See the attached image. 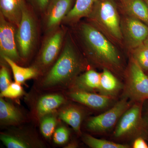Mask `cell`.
Returning <instances> with one entry per match:
<instances>
[{
    "label": "cell",
    "mask_w": 148,
    "mask_h": 148,
    "mask_svg": "<svg viewBox=\"0 0 148 148\" xmlns=\"http://www.w3.org/2000/svg\"><path fill=\"white\" fill-rule=\"evenodd\" d=\"M80 34L90 55L98 63L107 69L120 67V57L116 49L96 28L84 23L80 27Z\"/></svg>",
    "instance_id": "6da1fadb"
},
{
    "label": "cell",
    "mask_w": 148,
    "mask_h": 148,
    "mask_svg": "<svg viewBox=\"0 0 148 148\" xmlns=\"http://www.w3.org/2000/svg\"><path fill=\"white\" fill-rule=\"evenodd\" d=\"M81 61L73 41L66 34L62 51L44 81L45 86H54L69 81L76 75Z\"/></svg>",
    "instance_id": "7a4b0ae2"
},
{
    "label": "cell",
    "mask_w": 148,
    "mask_h": 148,
    "mask_svg": "<svg viewBox=\"0 0 148 148\" xmlns=\"http://www.w3.org/2000/svg\"><path fill=\"white\" fill-rule=\"evenodd\" d=\"M38 21L34 13L26 4L15 34L17 49L21 57L27 58L34 50L38 40Z\"/></svg>",
    "instance_id": "3957f363"
},
{
    "label": "cell",
    "mask_w": 148,
    "mask_h": 148,
    "mask_svg": "<svg viewBox=\"0 0 148 148\" xmlns=\"http://www.w3.org/2000/svg\"><path fill=\"white\" fill-rule=\"evenodd\" d=\"M88 17L98 22L112 36L117 39L122 38L119 16L114 0H99Z\"/></svg>",
    "instance_id": "277c9868"
},
{
    "label": "cell",
    "mask_w": 148,
    "mask_h": 148,
    "mask_svg": "<svg viewBox=\"0 0 148 148\" xmlns=\"http://www.w3.org/2000/svg\"><path fill=\"white\" fill-rule=\"evenodd\" d=\"M143 103V102H136L125 112L114 131L115 138L128 139L140 135L144 125L142 116Z\"/></svg>",
    "instance_id": "5b68a950"
},
{
    "label": "cell",
    "mask_w": 148,
    "mask_h": 148,
    "mask_svg": "<svg viewBox=\"0 0 148 148\" xmlns=\"http://www.w3.org/2000/svg\"><path fill=\"white\" fill-rule=\"evenodd\" d=\"M125 94L134 102L148 100V77L135 60L130 65L125 86Z\"/></svg>",
    "instance_id": "8992f818"
},
{
    "label": "cell",
    "mask_w": 148,
    "mask_h": 148,
    "mask_svg": "<svg viewBox=\"0 0 148 148\" xmlns=\"http://www.w3.org/2000/svg\"><path fill=\"white\" fill-rule=\"evenodd\" d=\"M124 96L110 109L105 112L93 117L88 122V129L93 132H106L116 124L122 115L132 105L133 101Z\"/></svg>",
    "instance_id": "52a82bcc"
},
{
    "label": "cell",
    "mask_w": 148,
    "mask_h": 148,
    "mask_svg": "<svg viewBox=\"0 0 148 148\" xmlns=\"http://www.w3.org/2000/svg\"><path fill=\"white\" fill-rule=\"evenodd\" d=\"M47 34L41 47L38 60L40 66L42 67L49 66L57 58L67 34L63 27H59Z\"/></svg>",
    "instance_id": "ba28073f"
},
{
    "label": "cell",
    "mask_w": 148,
    "mask_h": 148,
    "mask_svg": "<svg viewBox=\"0 0 148 148\" xmlns=\"http://www.w3.org/2000/svg\"><path fill=\"white\" fill-rule=\"evenodd\" d=\"M16 28L0 13V52L2 58L7 57L17 62L20 61L16 45L15 34Z\"/></svg>",
    "instance_id": "9c48e42d"
},
{
    "label": "cell",
    "mask_w": 148,
    "mask_h": 148,
    "mask_svg": "<svg viewBox=\"0 0 148 148\" xmlns=\"http://www.w3.org/2000/svg\"><path fill=\"white\" fill-rule=\"evenodd\" d=\"M73 0H50L44 12L47 33L58 28L71 9Z\"/></svg>",
    "instance_id": "30bf717a"
},
{
    "label": "cell",
    "mask_w": 148,
    "mask_h": 148,
    "mask_svg": "<svg viewBox=\"0 0 148 148\" xmlns=\"http://www.w3.org/2000/svg\"><path fill=\"white\" fill-rule=\"evenodd\" d=\"M123 30L127 43L134 49L144 43L148 36L147 25L130 16L125 19Z\"/></svg>",
    "instance_id": "8fae6325"
},
{
    "label": "cell",
    "mask_w": 148,
    "mask_h": 148,
    "mask_svg": "<svg viewBox=\"0 0 148 148\" xmlns=\"http://www.w3.org/2000/svg\"><path fill=\"white\" fill-rule=\"evenodd\" d=\"M26 4L25 0H0V13L17 28Z\"/></svg>",
    "instance_id": "7c38bea8"
},
{
    "label": "cell",
    "mask_w": 148,
    "mask_h": 148,
    "mask_svg": "<svg viewBox=\"0 0 148 148\" xmlns=\"http://www.w3.org/2000/svg\"><path fill=\"white\" fill-rule=\"evenodd\" d=\"M71 97L75 101L95 109H102L108 106L110 98L108 96L91 93L84 90L72 92Z\"/></svg>",
    "instance_id": "4fadbf2b"
},
{
    "label": "cell",
    "mask_w": 148,
    "mask_h": 148,
    "mask_svg": "<svg viewBox=\"0 0 148 148\" xmlns=\"http://www.w3.org/2000/svg\"><path fill=\"white\" fill-rule=\"evenodd\" d=\"M99 0H76L72 8L64 21L66 23H74L82 17H89L93 7Z\"/></svg>",
    "instance_id": "5bb4252c"
},
{
    "label": "cell",
    "mask_w": 148,
    "mask_h": 148,
    "mask_svg": "<svg viewBox=\"0 0 148 148\" xmlns=\"http://www.w3.org/2000/svg\"><path fill=\"white\" fill-rule=\"evenodd\" d=\"M123 8L130 15L148 25V7L144 0H119Z\"/></svg>",
    "instance_id": "9a60e30c"
},
{
    "label": "cell",
    "mask_w": 148,
    "mask_h": 148,
    "mask_svg": "<svg viewBox=\"0 0 148 148\" xmlns=\"http://www.w3.org/2000/svg\"><path fill=\"white\" fill-rule=\"evenodd\" d=\"M65 99L61 95H48L41 98L38 103L37 111L40 116L52 112L64 103Z\"/></svg>",
    "instance_id": "2e32d148"
},
{
    "label": "cell",
    "mask_w": 148,
    "mask_h": 148,
    "mask_svg": "<svg viewBox=\"0 0 148 148\" xmlns=\"http://www.w3.org/2000/svg\"><path fill=\"white\" fill-rule=\"evenodd\" d=\"M21 113L14 107L5 101L1 98L0 99V119L3 123L7 124H15L21 121Z\"/></svg>",
    "instance_id": "e0dca14e"
},
{
    "label": "cell",
    "mask_w": 148,
    "mask_h": 148,
    "mask_svg": "<svg viewBox=\"0 0 148 148\" xmlns=\"http://www.w3.org/2000/svg\"><path fill=\"white\" fill-rule=\"evenodd\" d=\"M3 58L12 70L15 82L21 84L37 75L38 73L35 68H23L17 65L16 62L8 57H3Z\"/></svg>",
    "instance_id": "ac0fdd59"
},
{
    "label": "cell",
    "mask_w": 148,
    "mask_h": 148,
    "mask_svg": "<svg viewBox=\"0 0 148 148\" xmlns=\"http://www.w3.org/2000/svg\"><path fill=\"white\" fill-rule=\"evenodd\" d=\"M120 87V83L116 78L108 69L105 68L101 74V92L107 96L113 95Z\"/></svg>",
    "instance_id": "d6986e66"
},
{
    "label": "cell",
    "mask_w": 148,
    "mask_h": 148,
    "mask_svg": "<svg viewBox=\"0 0 148 148\" xmlns=\"http://www.w3.org/2000/svg\"><path fill=\"white\" fill-rule=\"evenodd\" d=\"M59 118L71 126L76 132H79L82 120V114L78 109L69 108L65 109L59 114Z\"/></svg>",
    "instance_id": "ffe728a7"
},
{
    "label": "cell",
    "mask_w": 148,
    "mask_h": 148,
    "mask_svg": "<svg viewBox=\"0 0 148 148\" xmlns=\"http://www.w3.org/2000/svg\"><path fill=\"white\" fill-rule=\"evenodd\" d=\"M77 84L83 89L100 90L101 74L93 70L88 71L79 78Z\"/></svg>",
    "instance_id": "44dd1931"
},
{
    "label": "cell",
    "mask_w": 148,
    "mask_h": 148,
    "mask_svg": "<svg viewBox=\"0 0 148 148\" xmlns=\"http://www.w3.org/2000/svg\"><path fill=\"white\" fill-rule=\"evenodd\" d=\"M85 143L92 148H128L127 145H123L105 140L97 139L90 135H86L84 138Z\"/></svg>",
    "instance_id": "7402d4cb"
},
{
    "label": "cell",
    "mask_w": 148,
    "mask_h": 148,
    "mask_svg": "<svg viewBox=\"0 0 148 148\" xmlns=\"http://www.w3.org/2000/svg\"><path fill=\"white\" fill-rule=\"evenodd\" d=\"M133 59L144 71H148V46L144 43L135 48Z\"/></svg>",
    "instance_id": "603a6c76"
},
{
    "label": "cell",
    "mask_w": 148,
    "mask_h": 148,
    "mask_svg": "<svg viewBox=\"0 0 148 148\" xmlns=\"http://www.w3.org/2000/svg\"><path fill=\"white\" fill-rule=\"evenodd\" d=\"M1 140L8 148H26L30 146L24 140L10 135H1Z\"/></svg>",
    "instance_id": "cb8c5ba5"
},
{
    "label": "cell",
    "mask_w": 148,
    "mask_h": 148,
    "mask_svg": "<svg viewBox=\"0 0 148 148\" xmlns=\"http://www.w3.org/2000/svg\"><path fill=\"white\" fill-rule=\"evenodd\" d=\"M56 124V121L53 117L46 118L41 124V131L42 135L46 138H50L52 135Z\"/></svg>",
    "instance_id": "d4e9b609"
},
{
    "label": "cell",
    "mask_w": 148,
    "mask_h": 148,
    "mask_svg": "<svg viewBox=\"0 0 148 148\" xmlns=\"http://www.w3.org/2000/svg\"><path fill=\"white\" fill-rule=\"evenodd\" d=\"M23 89L20 84L15 82L11 84L5 90L2 91L1 97L16 98L23 94Z\"/></svg>",
    "instance_id": "484cf974"
},
{
    "label": "cell",
    "mask_w": 148,
    "mask_h": 148,
    "mask_svg": "<svg viewBox=\"0 0 148 148\" xmlns=\"http://www.w3.org/2000/svg\"><path fill=\"white\" fill-rule=\"evenodd\" d=\"M69 138V132L66 127H59L56 130L53 135V141L56 144L62 145L66 143Z\"/></svg>",
    "instance_id": "4316f807"
},
{
    "label": "cell",
    "mask_w": 148,
    "mask_h": 148,
    "mask_svg": "<svg viewBox=\"0 0 148 148\" xmlns=\"http://www.w3.org/2000/svg\"><path fill=\"white\" fill-rule=\"evenodd\" d=\"M10 76L7 68L3 66L0 70V89L1 91L5 90L10 85Z\"/></svg>",
    "instance_id": "83f0119b"
},
{
    "label": "cell",
    "mask_w": 148,
    "mask_h": 148,
    "mask_svg": "<svg viewBox=\"0 0 148 148\" xmlns=\"http://www.w3.org/2000/svg\"><path fill=\"white\" fill-rule=\"evenodd\" d=\"M37 10L44 12L47 7L50 0H29Z\"/></svg>",
    "instance_id": "f1b7e54d"
},
{
    "label": "cell",
    "mask_w": 148,
    "mask_h": 148,
    "mask_svg": "<svg viewBox=\"0 0 148 148\" xmlns=\"http://www.w3.org/2000/svg\"><path fill=\"white\" fill-rule=\"evenodd\" d=\"M134 148H148V145L142 137H138L134 140L133 144Z\"/></svg>",
    "instance_id": "f546056e"
},
{
    "label": "cell",
    "mask_w": 148,
    "mask_h": 148,
    "mask_svg": "<svg viewBox=\"0 0 148 148\" xmlns=\"http://www.w3.org/2000/svg\"><path fill=\"white\" fill-rule=\"evenodd\" d=\"M144 43L145 44V45L148 46V36L147 38L146 39V40H145V41H144Z\"/></svg>",
    "instance_id": "4dcf8cb0"
},
{
    "label": "cell",
    "mask_w": 148,
    "mask_h": 148,
    "mask_svg": "<svg viewBox=\"0 0 148 148\" xmlns=\"http://www.w3.org/2000/svg\"><path fill=\"white\" fill-rule=\"evenodd\" d=\"M145 1V2L147 4V5L148 7V0H144Z\"/></svg>",
    "instance_id": "1f68e13d"
}]
</instances>
